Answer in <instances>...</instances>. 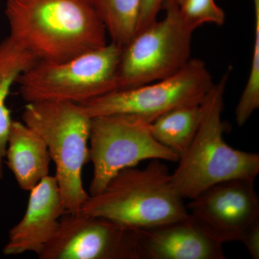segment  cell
I'll list each match as a JSON object with an SVG mask.
<instances>
[{
    "mask_svg": "<svg viewBox=\"0 0 259 259\" xmlns=\"http://www.w3.org/2000/svg\"><path fill=\"white\" fill-rule=\"evenodd\" d=\"M166 15L136 32L122 47L116 90L141 86L168 77L190 60L193 31L184 23L177 0H166Z\"/></svg>",
    "mask_w": 259,
    "mask_h": 259,
    "instance_id": "8992f818",
    "label": "cell"
},
{
    "mask_svg": "<svg viewBox=\"0 0 259 259\" xmlns=\"http://www.w3.org/2000/svg\"><path fill=\"white\" fill-rule=\"evenodd\" d=\"M254 7V42L248 79L236 109L237 125L243 126L259 107V0Z\"/></svg>",
    "mask_w": 259,
    "mask_h": 259,
    "instance_id": "e0dca14e",
    "label": "cell"
},
{
    "mask_svg": "<svg viewBox=\"0 0 259 259\" xmlns=\"http://www.w3.org/2000/svg\"><path fill=\"white\" fill-rule=\"evenodd\" d=\"M255 180L234 179L211 186L187 204L192 223L221 243L241 241L259 222V197Z\"/></svg>",
    "mask_w": 259,
    "mask_h": 259,
    "instance_id": "30bf717a",
    "label": "cell"
},
{
    "mask_svg": "<svg viewBox=\"0 0 259 259\" xmlns=\"http://www.w3.org/2000/svg\"><path fill=\"white\" fill-rule=\"evenodd\" d=\"M22 120L47 144L65 209L78 214L90 194L83 188V166L90 161L92 118L81 104L47 100L28 102Z\"/></svg>",
    "mask_w": 259,
    "mask_h": 259,
    "instance_id": "277c9868",
    "label": "cell"
},
{
    "mask_svg": "<svg viewBox=\"0 0 259 259\" xmlns=\"http://www.w3.org/2000/svg\"><path fill=\"white\" fill-rule=\"evenodd\" d=\"M101 17L107 35L125 47L137 30L141 0H91Z\"/></svg>",
    "mask_w": 259,
    "mask_h": 259,
    "instance_id": "2e32d148",
    "label": "cell"
},
{
    "mask_svg": "<svg viewBox=\"0 0 259 259\" xmlns=\"http://www.w3.org/2000/svg\"><path fill=\"white\" fill-rule=\"evenodd\" d=\"M223 245L194 226L189 218L138 228L139 259H225Z\"/></svg>",
    "mask_w": 259,
    "mask_h": 259,
    "instance_id": "7c38bea8",
    "label": "cell"
},
{
    "mask_svg": "<svg viewBox=\"0 0 259 259\" xmlns=\"http://www.w3.org/2000/svg\"><path fill=\"white\" fill-rule=\"evenodd\" d=\"M251 258H259V222L250 227L241 240Z\"/></svg>",
    "mask_w": 259,
    "mask_h": 259,
    "instance_id": "ffe728a7",
    "label": "cell"
},
{
    "mask_svg": "<svg viewBox=\"0 0 259 259\" xmlns=\"http://www.w3.org/2000/svg\"><path fill=\"white\" fill-rule=\"evenodd\" d=\"M79 213L136 228L162 226L189 218L187 204L161 160L144 168H124L100 193L89 196Z\"/></svg>",
    "mask_w": 259,
    "mask_h": 259,
    "instance_id": "3957f363",
    "label": "cell"
},
{
    "mask_svg": "<svg viewBox=\"0 0 259 259\" xmlns=\"http://www.w3.org/2000/svg\"><path fill=\"white\" fill-rule=\"evenodd\" d=\"M10 35L39 61L61 63L106 45L91 0H7Z\"/></svg>",
    "mask_w": 259,
    "mask_h": 259,
    "instance_id": "6da1fadb",
    "label": "cell"
},
{
    "mask_svg": "<svg viewBox=\"0 0 259 259\" xmlns=\"http://www.w3.org/2000/svg\"><path fill=\"white\" fill-rule=\"evenodd\" d=\"M90 160L93 176L90 195L105 189L124 168L145 160L178 161V155L155 139L150 122L131 115L93 117L90 136Z\"/></svg>",
    "mask_w": 259,
    "mask_h": 259,
    "instance_id": "52a82bcc",
    "label": "cell"
},
{
    "mask_svg": "<svg viewBox=\"0 0 259 259\" xmlns=\"http://www.w3.org/2000/svg\"><path fill=\"white\" fill-rule=\"evenodd\" d=\"M30 192L23 218L9 232L3 250L5 255L40 254L57 233L61 218L67 213L55 176L46 177Z\"/></svg>",
    "mask_w": 259,
    "mask_h": 259,
    "instance_id": "8fae6325",
    "label": "cell"
},
{
    "mask_svg": "<svg viewBox=\"0 0 259 259\" xmlns=\"http://www.w3.org/2000/svg\"><path fill=\"white\" fill-rule=\"evenodd\" d=\"M5 158L23 190H31L49 175L51 158L47 144L23 122H12Z\"/></svg>",
    "mask_w": 259,
    "mask_h": 259,
    "instance_id": "4fadbf2b",
    "label": "cell"
},
{
    "mask_svg": "<svg viewBox=\"0 0 259 259\" xmlns=\"http://www.w3.org/2000/svg\"><path fill=\"white\" fill-rule=\"evenodd\" d=\"M177 3H179V5H180L181 3H182V1H183V0H177Z\"/></svg>",
    "mask_w": 259,
    "mask_h": 259,
    "instance_id": "44dd1931",
    "label": "cell"
},
{
    "mask_svg": "<svg viewBox=\"0 0 259 259\" xmlns=\"http://www.w3.org/2000/svg\"><path fill=\"white\" fill-rule=\"evenodd\" d=\"M213 84L204 61L191 59L175 74L165 79L115 90L81 105L91 118L131 115L151 123L173 109L201 103Z\"/></svg>",
    "mask_w": 259,
    "mask_h": 259,
    "instance_id": "ba28073f",
    "label": "cell"
},
{
    "mask_svg": "<svg viewBox=\"0 0 259 259\" xmlns=\"http://www.w3.org/2000/svg\"><path fill=\"white\" fill-rule=\"evenodd\" d=\"M230 72L231 68L204 97L197 133L171 174L172 184L184 199H192L219 182L234 179L255 180L258 175V153L235 149L224 139L222 114Z\"/></svg>",
    "mask_w": 259,
    "mask_h": 259,
    "instance_id": "7a4b0ae2",
    "label": "cell"
},
{
    "mask_svg": "<svg viewBox=\"0 0 259 259\" xmlns=\"http://www.w3.org/2000/svg\"><path fill=\"white\" fill-rule=\"evenodd\" d=\"M40 259H139L138 228L108 218L66 213Z\"/></svg>",
    "mask_w": 259,
    "mask_h": 259,
    "instance_id": "9c48e42d",
    "label": "cell"
},
{
    "mask_svg": "<svg viewBox=\"0 0 259 259\" xmlns=\"http://www.w3.org/2000/svg\"><path fill=\"white\" fill-rule=\"evenodd\" d=\"M122 47L110 42L61 63L39 61L19 77L27 102L57 100L82 104L116 90Z\"/></svg>",
    "mask_w": 259,
    "mask_h": 259,
    "instance_id": "5b68a950",
    "label": "cell"
},
{
    "mask_svg": "<svg viewBox=\"0 0 259 259\" xmlns=\"http://www.w3.org/2000/svg\"><path fill=\"white\" fill-rule=\"evenodd\" d=\"M39 59L10 36L0 42V180L4 176V163L12 120L7 100L10 90L23 73Z\"/></svg>",
    "mask_w": 259,
    "mask_h": 259,
    "instance_id": "5bb4252c",
    "label": "cell"
},
{
    "mask_svg": "<svg viewBox=\"0 0 259 259\" xmlns=\"http://www.w3.org/2000/svg\"><path fill=\"white\" fill-rule=\"evenodd\" d=\"M180 13L186 26L193 32L205 23L223 25L226 21L225 12L214 0H183Z\"/></svg>",
    "mask_w": 259,
    "mask_h": 259,
    "instance_id": "ac0fdd59",
    "label": "cell"
},
{
    "mask_svg": "<svg viewBox=\"0 0 259 259\" xmlns=\"http://www.w3.org/2000/svg\"><path fill=\"white\" fill-rule=\"evenodd\" d=\"M202 102L173 109L150 123L155 139L180 158L198 129L202 116Z\"/></svg>",
    "mask_w": 259,
    "mask_h": 259,
    "instance_id": "9a60e30c",
    "label": "cell"
},
{
    "mask_svg": "<svg viewBox=\"0 0 259 259\" xmlns=\"http://www.w3.org/2000/svg\"><path fill=\"white\" fill-rule=\"evenodd\" d=\"M165 1L166 0H141L136 32L157 20L158 13L163 8Z\"/></svg>",
    "mask_w": 259,
    "mask_h": 259,
    "instance_id": "d6986e66",
    "label": "cell"
}]
</instances>
